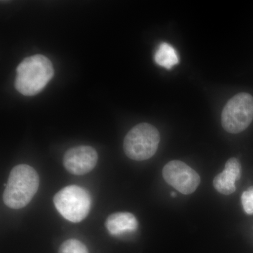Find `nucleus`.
Instances as JSON below:
<instances>
[{"label":"nucleus","instance_id":"f257e3e1","mask_svg":"<svg viewBox=\"0 0 253 253\" xmlns=\"http://www.w3.org/2000/svg\"><path fill=\"white\" fill-rule=\"evenodd\" d=\"M54 74L52 63L46 56H30L16 68L15 87L24 96H34L45 87Z\"/></svg>","mask_w":253,"mask_h":253},{"label":"nucleus","instance_id":"f03ea898","mask_svg":"<svg viewBox=\"0 0 253 253\" xmlns=\"http://www.w3.org/2000/svg\"><path fill=\"white\" fill-rule=\"evenodd\" d=\"M39 185V175L34 168L25 164L15 166L10 172L3 201L11 209L26 207L36 194Z\"/></svg>","mask_w":253,"mask_h":253},{"label":"nucleus","instance_id":"7ed1b4c3","mask_svg":"<svg viewBox=\"0 0 253 253\" xmlns=\"http://www.w3.org/2000/svg\"><path fill=\"white\" fill-rule=\"evenodd\" d=\"M161 136L158 129L149 123H140L129 130L125 137L123 149L128 158L146 161L154 156Z\"/></svg>","mask_w":253,"mask_h":253},{"label":"nucleus","instance_id":"20e7f679","mask_svg":"<svg viewBox=\"0 0 253 253\" xmlns=\"http://www.w3.org/2000/svg\"><path fill=\"white\" fill-rule=\"evenodd\" d=\"M54 204L63 218L73 223L81 222L90 211L91 198L84 188L77 185L66 186L55 195Z\"/></svg>","mask_w":253,"mask_h":253},{"label":"nucleus","instance_id":"39448f33","mask_svg":"<svg viewBox=\"0 0 253 253\" xmlns=\"http://www.w3.org/2000/svg\"><path fill=\"white\" fill-rule=\"evenodd\" d=\"M253 121V96L241 92L231 98L221 113L223 128L231 134L242 132Z\"/></svg>","mask_w":253,"mask_h":253},{"label":"nucleus","instance_id":"423d86ee","mask_svg":"<svg viewBox=\"0 0 253 253\" xmlns=\"http://www.w3.org/2000/svg\"><path fill=\"white\" fill-rule=\"evenodd\" d=\"M163 176L169 185L184 195L194 193L201 183L199 174L180 161L167 163L163 168Z\"/></svg>","mask_w":253,"mask_h":253},{"label":"nucleus","instance_id":"0eeeda50","mask_svg":"<svg viewBox=\"0 0 253 253\" xmlns=\"http://www.w3.org/2000/svg\"><path fill=\"white\" fill-rule=\"evenodd\" d=\"M97 161V152L89 146H80L68 149L63 156L64 168L74 175H84L90 172Z\"/></svg>","mask_w":253,"mask_h":253},{"label":"nucleus","instance_id":"6e6552de","mask_svg":"<svg viewBox=\"0 0 253 253\" xmlns=\"http://www.w3.org/2000/svg\"><path fill=\"white\" fill-rule=\"evenodd\" d=\"M241 176V165L239 160L231 158L225 164L224 171L218 174L213 180V186L223 195H231L236 191L235 183Z\"/></svg>","mask_w":253,"mask_h":253},{"label":"nucleus","instance_id":"1a4fd4ad","mask_svg":"<svg viewBox=\"0 0 253 253\" xmlns=\"http://www.w3.org/2000/svg\"><path fill=\"white\" fill-rule=\"evenodd\" d=\"M105 226L111 235L120 236L137 230L139 222L130 212H116L106 219Z\"/></svg>","mask_w":253,"mask_h":253},{"label":"nucleus","instance_id":"9d476101","mask_svg":"<svg viewBox=\"0 0 253 253\" xmlns=\"http://www.w3.org/2000/svg\"><path fill=\"white\" fill-rule=\"evenodd\" d=\"M154 61L158 66L169 70L179 63V59L177 52L172 45L163 42L155 53Z\"/></svg>","mask_w":253,"mask_h":253},{"label":"nucleus","instance_id":"9b49d317","mask_svg":"<svg viewBox=\"0 0 253 253\" xmlns=\"http://www.w3.org/2000/svg\"><path fill=\"white\" fill-rule=\"evenodd\" d=\"M59 253H89L85 245L77 239H68L60 246Z\"/></svg>","mask_w":253,"mask_h":253},{"label":"nucleus","instance_id":"f8f14e48","mask_svg":"<svg viewBox=\"0 0 253 253\" xmlns=\"http://www.w3.org/2000/svg\"><path fill=\"white\" fill-rule=\"evenodd\" d=\"M241 204L245 212L249 215L253 214V186L245 191L241 196Z\"/></svg>","mask_w":253,"mask_h":253},{"label":"nucleus","instance_id":"ddd939ff","mask_svg":"<svg viewBox=\"0 0 253 253\" xmlns=\"http://www.w3.org/2000/svg\"><path fill=\"white\" fill-rule=\"evenodd\" d=\"M171 196H172V197H175L176 196V194L175 193H172V194H171Z\"/></svg>","mask_w":253,"mask_h":253}]
</instances>
